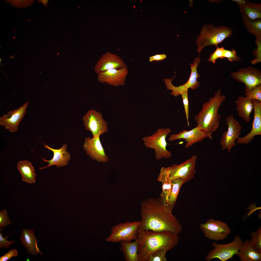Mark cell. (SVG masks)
Segmentation results:
<instances>
[{
    "label": "cell",
    "instance_id": "6da1fadb",
    "mask_svg": "<svg viewBox=\"0 0 261 261\" xmlns=\"http://www.w3.org/2000/svg\"><path fill=\"white\" fill-rule=\"evenodd\" d=\"M172 210L160 196L148 198L141 203V221L138 232L147 230L167 231L179 234L183 230L181 224L172 214Z\"/></svg>",
    "mask_w": 261,
    "mask_h": 261
},
{
    "label": "cell",
    "instance_id": "7a4b0ae2",
    "mask_svg": "<svg viewBox=\"0 0 261 261\" xmlns=\"http://www.w3.org/2000/svg\"><path fill=\"white\" fill-rule=\"evenodd\" d=\"M178 235L167 231L149 230L138 232V261H147L149 255L157 250L172 249L178 244Z\"/></svg>",
    "mask_w": 261,
    "mask_h": 261
},
{
    "label": "cell",
    "instance_id": "3957f363",
    "mask_svg": "<svg viewBox=\"0 0 261 261\" xmlns=\"http://www.w3.org/2000/svg\"><path fill=\"white\" fill-rule=\"evenodd\" d=\"M225 98L219 89L205 102L201 110L194 117L197 126L210 135L215 131L218 128L220 118L218 109Z\"/></svg>",
    "mask_w": 261,
    "mask_h": 261
},
{
    "label": "cell",
    "instance_id": "277c9868",
    "mask_svg": "<svg viewBox=\"0 0 261 261\" xmlns=\"http://www.w3.org/2000/svg\"><path fill=\"white\" fill-rule=\"evenodd\" d=\"M233 31L231 28L225 26L217 27L208 24L203 26L196 42L198 53L200 54L205 47L212 45L218 46L226 38L232 36Z\"/></svg>",
    "mask_w": 261,
    "mask_h": 261
},
{
    "label": "cell",
    "instance_id": "5b68a950",
    "mask_svg": "<svg viewBox=\"0 0 261 261\" xmlns=\"http://www.w3.org/2000/svg\"><path fill=\"white\" fill-rule=\"evenodd\" d=\"M171 131L168 128H160L151 135L144 137L142 139L145 147L154 150L155 158L157 160L162 158L168 159L172 155L171 152L167 149V143L166 140Z\"/></svg>",
    "mask_w": 261,
    "mask_h": 261
},
{
    "label": "cell",
    "instance_id": "8992f818",
    "mask_svg": "<svg viewBox=\"0 0 261 261\" xmlns=\"http://www.w3.org/2000/svg\"><path fill=\"white\" fill-rule=\"evenodd\" d=\"M141 221H126L113 226L109 236L105 239L107 242L117 243L122 241H131L137 237V230Z\"/></svg>",
    "mask_w": 261,
    "mask_h": 261
},
{
    "label": "cell",
    "instance_id": "52a82bcc",
    "mask_svg": "<svg viewBox=\"0 0 261 261\" xmlns=\"http://www.w3.org/2000/svg\"><path fill=\"white\" fill-rule=\"evenodd\" d=\"M244 242L239 235L235 236L231 242L222 244L214 241L212 245L214 248L208 253L205 260L210 261L214 258L218 259L221 261H226L232 258L235 254L239 253Z\"/></svg>",
    "mask_w": 261,
    "mask_h": 261
},
{
    "label": "cell",
    "instance_id": "ba28073f",
    "mask_svg": "<svg viewBox=\"0 0 261 261\" xmlns=\"http://www.w3.org/2000/svg\"><path fill=\"white\" fill-rule=\"evenodd\" d=\"M197 156L195 155L179 164H174L170 166L162 167L171 180L181 178L187 182L192 180L196 173Z\"/></svg>",
    "mask_w": 261,
    "mask_h": 261
},
{
    "label": "cell",
    "instance_id": "9c48e42d",
    "mask_svg": "<svg viewBox=\"0 0 261 261\" xmlns=\"http://www.w3.org/2000/svg\"><path fill=\"white\" fill-rule=\"evenodd\" d=\"M201 61V59L199 57L195 58L193 63L190 64L191 66V73L189 78L188 81L184 84L178 87H176L172 83V80L175 78V75L173 78L165 79H164V83L166 85L167 90H171V94L176 97L181 95L182 93L188 91L190 88L194 90L197 88L199 86L200 83L197 80V79L200 77V75L198 73L197 69Z\"/></svg>",
    "mask_w": 261,
    "mask_h": 261
},
{
    "label": "cell",
    "instance_id": "30bf717a",
    "mask_svg": "<svg viewBox=\"0 0 261 261\" xmlns=\"http://www.w3.org/2000/svg\"><path fill=\"white\" fill-rule=\"evenodd\" d=\"M200 228L204 236L214 241L223 240L231 233L230 229L225 222L213 218L199 224Z\"/></svg>",
    "mask_w": 261,
    "mask_h": 261
},
{
    "label": "cell",
    "instance_id": "8fae6325",
    "mask_svg": "<svg viewBox=\"0 0 261 261\" xmlns=\"http://www.w3.org/2000/svg\"><path fill=\"white\" fill-rule=\"evenodd\" d=\"M82 120L85 129L91 132L93 137L100 136L108 130L107 122L102 114L94 109L87 111Z\"/></svg>",
    "mask_w": 261,
    "mask_h": 261
},
{
    "label": "cell",
    "instance_id": "7c38bea8",
    "mask_svg": "<svg viewBox=\"0 0 261 261\" xmlns=\"http://www.w3.org/2000/svg\"><path fill=\"white\" fill-rule=\"evenodd\" d=\"M226 124L228 126L227 131L223 133L221 137L220 144L222 150L227 149L229 152L236 145L235 141L240 136L241 127L239 121L235 119L232 115L226 119Z\"/></svg>",
    "mask_w": 261,
    "mask_h": 261
},
{
    "label": "cell",
    "instance_id": "4fadbf2b",
    "mask_svg": "<svg viewBox=\"0 0 261 261\" xmlns=\"http://www.w3.org/2000/svg\"><path fill=\"white\" fill-rule=\"evenodd\" d=\"M29 104L28 101L17 109L10 110L4 114L0 117V125L11 132L16 131L20 123L27 112Z\"/></svg>",
    "mask_w": 261,
    "mask_h": 261
},
{
    "label": "cell",
    "instance_id": "5bb4252c",
    "mask_svg": "<svg viewBox=\"0 0 261 261\" xmlns=\"http://www.w3.org/2000/svg\"><path fill=\"white\" fill-rule=\"evenodd\" d=\"M84 149L91 158L99 162L106 163L109 159L101 144L100 136L86 137L83 145Z\"/></svg>",
    "mask_w": 261,
    "mask_h": 261
},
{
    "label": "cell",
    "instance_id": "9a60e30c",
    "mask_svg": "<svg viewBox=\"0 0 261 261\" xmlns=\"http://www.w3.org/2000/svg\"><path fill=\"white\" fill-rule=\"evenodd\" d=\"M207 138L212 139L211 135L206 133L196 126L189 130H184L178 133L171 135L168 140L169 141H173L178 139H184L186 142L185 147L187 148Z\"/></svg>",
    "mask_w": 261,
    "mask_h": 261
},
{
    "label": "cell",
    "instance_id": "2e32d148",
    "mask_svg": "<svg viewBox=\"0 0 261 261\" xmlns=\"http://www.w3.org/2000/svg\"><path fill=\"white\" fill-rule=\"evenodd\" d=\"M232 77L243 83L249 88L261 85V73L258 69L251 67L243 68L231 74Z\"/></svg>",
    "mask_w": 261,
    "mask_h": 261
},
{
    "label": "cell",
    "instance_id": "e0dca14e",
    "mask_svg": "<svg viewBox=\"0 0 261 261\" xmlns=\"http://www.w3.org/2000/svg\"><path fill=\"white\" fill-rule=\"evenodd\" d=\"M128 73L126 65L119 69H111L100 73L97 76L98 80L100 83H106L115 87L123 86L125 84Z\"/></svg>",
    "mask_w": 261,
    "mask_h": 261
},
{
    "label": "cell",
    "instance_id": "ac0fdd59",
    "mask_svg": "<svg viewBox=\"0 0 261 261\" xmlns=\"http://www.w3.org/2000/svg\"><path fill=\"white\" fill-rule=\"evenodd\" d=\"M254 105V119L250 131L244 137L237 139L238 143L247 144L254 138V136L261 135V101L252 100Z\"/></svg>",
    "mask_w": 261,
    "mask_h": 261
},
{
    "label": "cell",
    "instance_id": "d6986e66",
    "mask_svg": "<svg viewBox=\"0 0 261 261\" xmlns=\"http://www.w3.org/2000/svg\"><path fill=\"white\" fill-rule=\"evenodd\" d=\"M126 65L123 61L119 57L108 52L100 57L95 66L94 70L98 74L109 69H119Z\"/></svg>",
    "mask_w": 261,
    "mask_h": 261
},
{
    "label": "cell",
    "instance_id": "ffe728a7",
    "mask_svg": "<svg viewBox=\"0 0 261 261\" xmlns=\"http://www.w3.org/2000/svg\"><path fill=\"white\" fill-rule=\"evenodd\" d=\"M44 147L51 151L53 153V158L50 160H46L42 158L43 160L49 163L45 166L40 167L39 169H42L46 167L54 165H56L58 168L67 165L71 158L69 152L67 150V145H63L62 147L59 149H54L49 147L45 144Z\"/></svg>",
    "mask_w": 261,
    "mask_h": 261
},
{
    "label": "cell",
    "instance_id": "44dd1931",
    "mask_svg": "<svg viewBox=\"0 0 261 261\" xmlns=\"http://www.w3.org/2000/svg\"><path fill=\"white\" fill-rule=\"evenodd\" d=\"M20 240L23 247L27 249L29 254L37 255L43 253L38 249L36 239L33 230L31 229L23 228Z\"/></svg>",
    "mask_w": 261,
    "mask_h": 261
},
{
    "label": "cell",
    "instance_id": "7402d4cb",
    "mask_svg": "<svg viewBox=\"0 0 261 261\" xmlns=\"http://www.w3.org/2000/svg\"><path fill=\"white\" fill-rule=\"evenodd\" d=\"M235 103L239 116L243 119L246 123L249 122L251 119L250 115L254 109L252 100L246 96H241Z\"/></svg>",
    "mask_w": 261,
    "mask_h": 261
},
{
    "label": "cell",
    "instance_id": "603a6c76",
    "mask_svg": "<svg viewBox=\"0 0 261 261\" xmlns=\"http://www.w3.org/2000/svg\"><path fill=\"white\" fill-rule=\"evenodd\" d=\"M241 261H261V253L256 251L250 246L249 240L246 239L236 255Z\"/></svg>",
    "mask_w": 261,
    "mask_h": 261
},
{
    "label": "cell",
    "instance_id": "cb8c5ba5",
    "mask_svg": "<svg viewBox=\"0 0 261 261\" xmlns=\"http://www.w3.org/2000/svg\"><path fill=\"white\" fill-rule=\"evenodd\" d=\"M120 249L126 261H138V243L137 239L131 241H122L120 242Z\"/></svg>",
    "mask_w": 261,
    "mask_h": 261
},
{
    "label": "cell",
    "instance_id": "d4e9b609",
    "mask_svg": "<svg viewBox=\"0 0 261 261\" xmlns=\"http://www.w3.org/2000/svg\"><path fill=\"white\" fill-rule=\"evenodd\" d=\"M242 15L253 21L261 18V3L255 4L247 0L243 5L239 7Z\"/></svg>",
    "mask_w": 261,
    "mask_h": 261
},
{
    "label": "cell",
    "instance_id": "484cf974",
    "mask_svg": "<svg viewBox=\"0 0 261 261\" xmlns=\"http://www.w3.org/2000/svg\"><path fill=\"white\" fill-rule=\"evenodd\" d=\"M17 168L21 174L22 181L30 184L35 183L36 175L31 162L27 160L21 161L18 163Z\"/></svg>",
    "mask_w": 261,
    "mask_h": 261
},
{
    "label": "cell",
    "instance_id": "4316f807",
    "mask_svg": "<svg viewBox=\"0 0 261 261\" xmlns=\"http://www.w3.org/2000/svg\"><path fill=\"white\" fill-rule=\"evenodd\" d=\"M157 180L161 182L162 185V191L160 196L164 203L168 206V199L172 187L171 181L162 167L160 170Z\"/></svg>",
    "mask_w": 261,
    "mask_h": 261
},
{
    "label": "cell",
    "instance_id": "83f0119b",
    "mask_svg": "<svg viewBox=\"0 0 261 261\" xmlns=\"http://www.w3.org/2000/svg\"><path fill=\"white\" fill-rule=\"evenodd\" d=\"M171 181L172 187L168 199V206L169 209L172 211L181 188L182 185L187 181L184 179L181 178H177Z\"/></svg>",
    "mask_w": 261,
    "mask_h": 261
},
{
    "label": "cell",
    "instance_id": "f1b7e54d",
    "mask_svg": "<svg viewBox=\"0 0 261 261\" xmlns=\"http://www.w3.org/2000/svg\"><path fill=\"white\" fill-rule=\"evenodd\" d=\"M243 22L247 31L255 35L256 41H261V19L251 21L242 15Z\"/></svg>",
    "mask_w": 261,
    "mask_h": 261
},
{
    "label": "cell",
    "instance_id": "f546056e",
    "mask_svg": "<svg viewBox=\"0 0 261 261\" xmlns=\"http://www.w3.org/2000/svg\"><path fill=\"white\" fill-rule=\"evenodd\" d=\"M252 237L249 240L251 246L256 252L261 253V226H260L257 230L251 232Z\"/></svg>",
    "mask_w": 261,
    "mask_h": 261
},
{
    "label": "cell",
    "instance_id": "4dcf8cb0",
    "mask_svg": "<svg viewBox=\"0 0 261 261\" xmlns=\"http://www.w3.org/2000/svg\"><path fill=\"white\" fill-rule=\"evenodd\" d=\"M245 91L246 96L251 100H255L261 101V85L250 88L245 87Z\"/></svg>",
    "mask_w": 261,
    "mask_h": 261
},
{
    "label": "cell",
    "instance_id": "1f68e13d",
    "mask_svg": "<svg viewBox=\"0 0 261 261\" xmlns=\"http://www.w3.org/2000/svg\"><path fill=\"white\" fill-rule=\"evenodd\" d=\"M167 251L164 249H159L154 251L149 255L147 261H167L165 256Z\"/></svg>",
    "mask_w": 261,
    "mask_h": 261
},
{
    "label": "cell",
    "instance_id": "d6a6232c",
    "mask_svg": "<svg viewBox=\"0 0 261 261\" xmlns=\"http://www.w3.org/2000/svg\"><path fill=\"white\" fill-rule=\"evenodd\" d=\"M223 57L228 59L229 61L233 62V61L239 62L241 61V58L237 55V52L234 49L228 50L224 49L223 52Z\"/></svg>",
    "mask_w": 261,
    "mask_h": 261
},
{
    "label": "cell",
    "instance_id": "836d02e7",
    "mask_svg": "<svg viewBox=\"0 0 261 261\" xmlns=\"http://www.w3.org/2000/svg\"><path fill=\"white\" fill-rule=\"evenodd\" d=\"M224 49L223 47L220 48L217 46V48L215 51L212 53L211 54L210 57L208 59L209 62H211L214 64L216 62V60L218 58L223 59V51Z\"/></svg>",
    "mask_w": 261,
    "mask_h": 261
},
{
    "label": "cell",
    "instance_id": "e575fe53",
    "mask_svg": "<svg viewBox=\"0 0 261 261\" xmlns=\"http://www.w3.org/2000/svg\"><path fill=\"white\" fill-rule=\"evenodd\" d=\"M11 222L10 220L8 213L6 209L0 211V228L9 225Z\"/></svg>",
    "mask_w": 261,
    "mask_h": 261
},
{
    "label": "cell",
    "instance_id": "d590c367",
    "mask_svg": "<svg viewBox=\"0 0 261 261\" xmlns=\"http://www.w3.org/2000/svg\"><path fill=\"white\" fill-rule=\"evenodd\" d=\"M185 112L188 125L189 126V102L188 97V91L182 93L181 95Z\"/></svg>",
    "mask_w": 261,
    "mask_h": 261
},
{
    "label": "cell",
    "instance_id": "8d00e7d4",
    "mask_svg": "<svg viewBox=\"0 0 261 261\" xmlns=\"http://www.w3.org/2000/svg\"><path fill=\"white\" fill-rule=\"evenodd\" d=\"M11 235H8L4 238L2 236V233H0V248H4L5 249H8L11 245L14 243L15 242V240L9 241L7 240V238Z\"/></svg>",
    "mask_w": 261,
    "mask_h": 261
},
{
    "label": "cell",
    "instance_id": "74e56055",
    "mask_svg": "<svg viewBox=\"0 0 261 261\" xmlns=\"http://www.w3.org/2000/svg\"><path fill=\"white\" fill-rule=\"evenodd\" d=\"M18 254L16 249L13 248L5 254L0 257V261H7L13 257H17Z\"/></svg>",
    "mask_w": 261,
    "mask_h": 261
},
{
    "label": "cell",
    "instance_id": "f35d334b",
    "mask_svg": "<svg viewBox=\"0 0 261 261\" xmlns=\"http://www.w3.org/2000/svg\"><path fill=\"white\" fill-rule=\"evenodd\" d=\"M253 204H250L249 206L247 207V209L249 210V211L243 217V220H245L249 217H250L251 215L254 214V211L258 209H261V207H256V203H255Z\"/></svg>",
    "mask_w": 261,
    "mask_h": 261
},
{
    "label": "cell",
    "instance_id": "ab89813d",
    "mask_svg": "<svg viewBox=\"0 0 261 261\" xmlns=\"http://www.w3.org/2000/svg\"><path fill=\"white\" fill-rule=\"evenodd\" d=\"M166 58V56L165 54H156L150 57L149 61L150 62L154 61H159L164 59Z\"/></svg>",
    "mask_w": 261,
    "mask_h": 261
},
{
    "label": "cell",
    "instance_id": "60d3db41",
    "mask_svg": "<svg viewBox=\"0 0 261 261\" xmlns=\"http://www.w3.org/2000/svg\"><path fill=\"white\" fill-rule=\"evenodd\" d=\"M232 1L235 2L239 7L242 6L247 1L244 0H232Z\"/></svg>",
    "mask_w": 261,
    "mask_h": 261
},
{
    "label": "cell",
    "instance_id": "b9f144b4",
    "mask_svg": "<svg viewBox=\"0 0 261 261\" xmlns=\"http://www.w3.org/2000/svg\"><path fill=\"white\" fill-rule=\"evenodd\" d=\"M49 0H38V3H42L44 6L46 7L48 6L47 3Z\"/></svg>",
    "mask_w": 261,
    "mask_h": 261
}]
</instances>
